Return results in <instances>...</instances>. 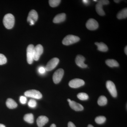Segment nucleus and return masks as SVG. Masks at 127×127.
Masks as SVG:
<instances>
[{"instance_id":"obj_1","label":"nucleus","mask_w":127,"mask_h":127,"mask_svg":"<svg viewBox=\"0 0 127 127\" xmlns=\"http://www.w3.org/2000/svg\"><path fill=\"white\" fill-rule=\"evenodd\" d=\"M3 23L6 28L11 29L14 27L15 24V18L13 15L8 14L5 15L3 20Z\"/></svg>"},{"instance_id":"obj_2","label":"nucleus","mask_w":127,"mask_h":127,"mask_svg":"<svg viewBox=\"0 0 127 127\" xmlns=\"http://www.w3.org/2000/svg\"><path fill=\"white\" fill-rule=\"evenodd\" d=\"M80 38L74 35H67L63 39L62 43L65 45H69L79 41Z\"/></svg>"},{"instance_id":"obj_3","label":"nucleus","mask_w":127,"mask_h":127,"mask_svg":"<svg viewBox=\"0 0 127 127\" xmlns=\"http://www.w3.org/2000/svg\"><path fill=\"white\" fill-rule=\"evenodd\" d=\"M97 3L96 4V11L98 15L100 16H104L105 15V12L103 9V5H108L109 4V1L107 0H97Z\"/></svg>"},{"instance_id":"obj_4","label":"nucleus","mask_w":127,"mask_h":127,"mask_svg":"<svg viewBox=\"0 0 127 127\" xmlns=\"http://www.w3.org/2000/svg\"><path fill=\"white\" fill-rule=\"evenodd\" d=\"M25 95L28 97L37 99H41L42 96V95L39 91L34 89L29 90L25 92Z\"/></svg>"},{"instance_id":"obj_5","label":"nucleus","mask_w":127,"mask_h":127,"mask_svg":"<svg viewBox=\"0 0 127 127\" xmlns=\"http://www.w3.org/2000/svg\"><path fill=\"white\" fill-rule=\"evenodd\" d=\"M34 46L31 44L28 46L27 50V61L29 64H32L34 61Z\"/></svg>"},{"instance_id":"obj_6","label":"nucleus","mask_w":127,"mask_h":127,"mask_svg":"<svg viewBox=\"0 0 127 127\" xmlns=\"http://www.w3.org/2000/svg\"><path fill=\"white\" fill-rule=\"evenodd\" d=\"M38 16L35 10H32L30 11L27 18V21L31 26L34 25L38 19Z\"/></svg>"},{"instance_id":"obj_7","label":"nucleus","mask_w":127,"mask_h":127,"mask_svg":"<svg viewBox=\"0 0 127 127\" xmlns=\"http://www.w3.org/2000/svg\"><path fill=\"white\" fill-rule=\"evenodd\" d=\"M64 74V71L62 68H59L53 74V79L55 84L59 83L61 81Z\"/></svg>"},{"instance_id":"obj_8","label":"nucleus","mask_w":127,"mask_h":127,"mask_svg":"<svg viewBox=\"0 0 127 127\" xmlns=\"http://www.w3.org/2000/svg\"><path fill=\"white\" fill-rule=\"evenodd\" d=\"M106 86L108 91L113 97H116L117 96V89L115 84L111 81H108L106 82Z\"/></svg>"},{"instance_id":"obj_9","label":"nucleus","mask_w":127,"mask_h":127,"mask_svg":"<svg viewBox=\"0 0 127 127\" xmlns=\"http://www.w3.org/2000/svg\"><path fill=\"white\" fill-rule=\"evenodd\" d=\"M59 62V59L57 58H54L51 59L48 62L45 67L46 71H48L52 70L57 66Z\"/></svg>"},{"instance_id":"obj_10","label":"nucleus","mask_w":127,"mask_h":127,"mask_svg":"<svg viewBox=\"0 0 127 127\" xmlns=\"http://www.w3.org/2000/svg\"><path fill=\"white\" fill-rule=\"evenodd\" d=\"M85 84V82L82 79L75 78L70 81L69 82V86L72 88H78L83 86Z\"/></svg>"},{"instance_id":"obj_11","label":"nucleus","mask_w":127,"mask_h":127,"mask_svg":"<svg viewBox=\"0 0 127 127\" xmlns=\"http://www.w3.org/2000/svg\"><path fill=\"white\" fill-rule=\"evenodd\" d=\"M43 47L40 44H38L34 47V59L35 61L39 60L40 57L43 52Z\"/></svg>"},{"instance_id":"obj_12","label":"nucleus","mask_w":127,"mask_h":127,"mask_svg":"<svg viewBox=\"0 0 127 127\" xmlns=\"http://www.w3.org/2000/svg\"><path fill=\"white\" fill-rule=\"evenodd\" d=\"M86 26L88 30L94 31L97 29L98 27V24L95 19L90 18L87 22Z\"/></svg>"},{"instance_id":"obj_13","label":"nucleus","mask_w":127,"mask_h":127,"mask_svg":"<svg viewBox=\"0 0 127 127\" xmlns=\"http://www.w3.org/2000/svg\"><path fill=\"white\" fill-rule=\"evenodd\" d=\"M85 60V58L81 55L77 56L75 59V62L77 65L82 68H86L87 65L84 63Z\"/></svg>"},{"instance_id":"obj_14","label":"nucleus","mask_w":127,"mask_h":127,"mask_svg":"<svg viewBox=\"0 0 127 127\" xmlns=\"http://www.w3.org/2000/svg\"><path fill=\"white\" fill-rule=\"evenodd\" d=\"M69 104L71 108L75 111H82L84 109V107L81 104L73 101H71L69 102Z\"/></svg>"},{"instance_id":"obj_15","label":"nucleus","mask_w":127,"mask_h":127,"mask_svg":"<svg viewBox=\"0 0 127 127\" xmlns=\"http://www.w3.org/2000/svg\"><path fill=\"white\" fill-rule=\"evenodd\" d=\"M48 119L45 116L39 117L36 120L37 124L39 127H42L48 122Z\"/></svg>"},{"instance_id":"obj_16","label":"nucleus","mask_w":127,"mask_h":127,"mask_svg":"<svg viewBox=\"0 0 127 127\" xmlns=\"http://www.w3.org/2000/svg\"><path fill=\"white\" fill-rule=\"evenodd\" d=\"M66 14L65 13H61L57 15L53 20L54 23H60L63 22L66 19Z\"/></svg>"},{"instance_id":"obj_17","label":"nucleus","mask_w":127,"mask_h":127,"mask_svg":"<svg viewBox=\"0 0 127 127\" xmlns=\"http://www.w3.org/2000/svg\"><path fill=\"white\" fill-rule=\"evenodd\" d=\"M6 105L7 107L10 109H14L17 106L16 102L14 100L11 98L7 99L6 101Z\"/></svg>"},{"instance_id":"obj_18","label":"nucleus","mask_w":127,"mask_h":127,"mask_svg":"<svg viewBox=\"0 0 127 127\" xmlns=\"http://www.w3.org/2000/svg\"><path fill=\"white\" fill-rule=\"evenodd\" d=\"M95 44L97 47L98 50L103 52H106L108 50L107 46L103 42H95Z\"/></svg>"},{"instance_id":"obj_19","label":"nucleus","mask_w":127,"mask_h":127,"mask_svg":"<svg viewBox=\"0 0 127 127\" xmlns=\"http://www.w3.org/2000/svg\"><path fill=\"white\" fill-rule=\"evenodd\" d=\"M106 63L110 67H117L119 66L118 62L114 59H107L106 61Z\"/></svg>"},{"instance_id":"obj_20","label":"nucleus","mask_w":127,"mask_h":127,"mask_svg":"<svg viewBox=\"0 0 127 127\" xmlns=\"http://www.w3.org/2000/svg\"><path fill=\"white\" fill-rule=\"evenodd\" d=\"M127 8H125L123 9L117 15V17L119 20L124 19L127 18Z\"/></svg>"},{"instance_id":"obj_21","label":"nucleus","mask_w":127,"mask_h":127,"mask_svg":"<svg viewBox=\"0 0 127 127\" xmlns=\"http://www.w3.org/2000/svg\"><path fill=\"white\" fill-rule=\"evenodd\" d=\"M24 119L26 122L29 123H33L34 122V116L32 113L27 114L24 116Z\"/></svg>"},{"instance_id":"obj_22","label":"nucleus","mask_w":127,"mask_h":127,"mask_svg":"<svg viewBox=\"0 0 127 127\" xmlns=\"http://www.w3.org/2000/svg\"><path fill=\"white\" fill-rule=\"evenodd\" d=\"M107 102V98L104 96H101L98 100L97 103L100 106L106 105Z\"/></svg>"},{"instance_id":"obj_23","label":"nucleus","mask_w":127,"mask_h":127,"mask_svg":"<svg viewBox=\"0 0 127 127\" xmlns=\"http://www.w3.org/2000/svg\"><path fill=\"white\" fill-rule=\"evenodd\" d=\"M106 117L104 116H98L95 119V121L98 124H101L104 123L106 122Z\"/></svg>"},{"instance_id":"obj_24","label":"nucleus","mask_w":127,"mask_h":127,"mask_svg":"<svg viewBox=\"0 0 127 127\" xmlns=\"http://www.w3.org/2000/svg\"><path fill=\"white\" fill-rule=\"evenodd\" d=\"M77 97L81 100L84 101V100H87L89 98V96L86 93H81L78 94Z\"/></svg>"},{"instance_id":"obj_25","label":"nucleus","mask_w":127,"mask_h":127,"mask_svg":"<svg viewBox=\"0 0 127 127\" xmlns=\"http://www.w3.org/2000/svg\"><path fill=\"white\" fill-rule=\"evenodd\" d=\"M61 0H50L49 3L50 6L52 7H56L57 6L60 4Z\"/></svg>"},{"instance_id":"obj_26","label":"nucleus","mask_w":127,"mask_h":127,"mask_svg":"<svg viewBox=\"0 0 127 127\" xmlns=\"http://www.w3.org/2000/svg\"><path fill=\"white\" fill-rule=\"evenodd\" d=\"M7 62V59L3 54H0V65L4 64Z\"/></svg>"},{"instance_id":"obj_27","label":"nucleus","mask_w":127,"mask_h":127,"mask_svg":"<svg viewBox=\"0 0 127 127\" xmlns=\"http://www.w3.org/2000/svg\"><path fill=\"white\" fill-rule=\"evenodd\" d=\"M28 105L30 107L34 108L36 106L37 103L36 101L34 99H31L28 102Z\"/></svg>"},{"instance_id":"obj_28","label":"nucleus","mask_w":127,"mask_h":127,"mask_svg":"<svg viewBox=\"0 0 127 127\" xmlns=\"http://www.w3.org/2000/svg\"><path fill=\"white\" fill-rule=\"evenodd\" d=\"M38 71L39 73L41 75H43L46 72V71L45 67H43V66H41L38 68Z\"/></svg>"},{"instance_id":"obj_29","label":"nucleus","mask_w":127,"mask_h":127,"mask_svg":"<svg viewBox=\"0 0 127 127\" xmlns=\"http://www.w3.org/2000/svg\"><path fill=\"white\" fill-rule=\"evenodd\" d=\"M20 100L22 104H25L27 102V98L26 97L24 96H21L20 97Z\"/></svg>"},{"instance_id":"obj_30","label":"nucleus","mask_w":127,"mask_h":127,"mask_svg":"<svg viewBox=\"0 0 127 127\" xmlns=\"http://www.w3.org/2000/svg\"><path fill=\"white\" fill-rule=\"evenodd\" d=\"M68 127H76L73 123L72 122H69L68 124Z\"/></svg>"},{"instance_id":"obj_31","label":"nucleus","mask_w":127,"mask_h":127,"mask_svg":"<svg viewBox=\"0 0 127 127\" xmlns=\"http://www.w3.org/2000/svg\"><path fill=\"white\" fill-rule=\"evenodd\" d=\"M89 1L87 0H83V2L86 5L88 4Z\"/></svg>"},{"instance_id":"obj_32","label":"nucleus","mask_w":127,"mask_h":127,"mask_svg":"<svg viewBox=\"0 0 127 127\" xmlns=\"http://www.w3.org/2000/svg\"><path fill=\"white\" fill-rule=\"evenodd\" d=\"M124 51H125V52L126 55H127V46L125 47V49H124Z\"/></svg>"},{"instance_id":"obj_33","label":"nucleus","mask_w":127,"mask_h":127,"mask_svg":"<svg viewBox=\"0 0 127 127\" xmlns=\"http://www.w3.org/2000/svg\"><path fill=\"white\" fill-rule=\"evenodd\" d=\"M50 127H56V125L55 124H52V125H51Z\"/></svg>"},{"instance_id":"obj_34","label":"nucleus","mask_w":127,"mask_h":127,"mask_svg":"<svg viewBox=\"0 0 127 127\" xmlns=\"http://www.w3.org/2000/svg\"><path fill=\"white\" fill-rule=\"evenodd\" d=\"M0 127H5V126L4 125H3V124H0Z\"/></svg>"},{"instance_id":"obj_35","label":"nucleus","mask_w":127,"mask_h":127,"mask_svg":"<svg viewBox=\"0 0 127 127\" xmlns=\"http://www.w3.org/2000/svg\"><path fill=\"white\" fill-rule=\"evenodd\" d=\"M88 127H93V125H91V124H89V125H88Z\"/></svg>"},{"instance_id":"obj_36","label":"nucleus","mask_w":127,"mask_h":127,"mask_svg":"<svg viewBox=\"0 0 127 127\" xmlns=\"http://www.w3.org/2000/svg\"><path fill=\"white\" fill-rule=\"evenodd\" d=\"M114 1L115 2H117V3H118V2H120V0H114Z\"/></svg>"},{"instance_id":"obj_37","label":"nucleus","mask_w":127,"mask_h":127,"mask_svg":"<svg viewBox=\"0 0 127 127\" xmlns=\"http://www.w3.org/2000/svg\"><path fill=\"white\" fill-rule=\"evenodd\" d=\"M71 100H70V99H69V98H68V99H67V101H68V102H71Z\"/></svg>"},{"instance_id":"obj_38","label":"nucleus","mask_w":127,"mask_h":127,"mask_svg":"<svg viewBox=\"0 0 127 127\" xmlns=\"http://www.w3.org/2000/svg\"><path fill=\"white\" fill-rule=\"evenodd\" d=\"M94 1H97V0H93Z\"/></svg>"}]
</instances>
